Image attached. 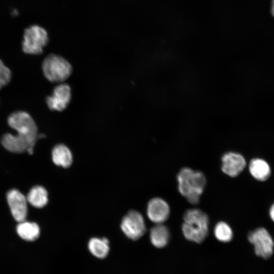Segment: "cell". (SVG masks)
<instances>
[{
    "label": "cell",
    "mask_w": 274,
    "mask_h": 274,
    "mask_svg": "<svg viewBox=\"0 0 274 274\" xmlns=\"http://www.w3.org/2000/svg\"><path fill=\"white\" fill-rule=\"evenodd\" d=\"M180 193L191 204H197L206 184L203 174L188 167L182 168L177 176Z\"/></svg>",
    "instance_id": "6da1fadb"
},
{
    "label": "cell",
    "mask_w": 274,
    "mask_h": 274,
    "mask_svg": "<svg viewBox=\"0 0 274 274\" xmlns=\"http://www.w3.org/2000/svg\"><path fill=\"white\" fill-rule=\"evenodd\" d=\"M183 219L182 231L185 237L197 243L202 242L208 233V215L199 209H190L185 213Z\"/></svg>",
    "instance_id": "7a4b0ae2"
},
{
    "label": "cell",
    "mask_w": 274,
    "mask_h": 274,
    "mask_svg": "<svg viewBox=\"0 0 274 274\" xmlns=\"http://www.w3.org/2000/svg\"><path fill=\"white\" fill-rule=\"evenodd\" d=\"M42 67L45 77L51 82H63L72 72L71 64L62 57L54 54L45 58Z\"/></svg>",
    "instance_id": "3957f363"
},
{
    "label": "cell",
    "mask_w": 274,
    "mask_h": 274,
    "mask_svg": "<svg viewBox=\"0 0 274 274\" xmlns=\"http://www.w3.org/2000/svg\"><path fill=\"white\" fill-rule=\"evenodd\" d=\"M9 125L17 132V135L28 139L35 145L39 138L37 126L31 116L24 111H16L8 118Z\"/></svg>",
    "instance_id": "277c9868"
},
{
    "label": "cell",
    "mask_w": 274,
    "mask_h": 274,
    "mask_svg": "<svg viewBox=\"0 0 274 274\" xmlns=\"http://www.w3.org/2000/svg\"><path fill=\"white\" fill-rule=\"evenodd\" d=\"M48 42L47 31L39 25H31L24 30L22 50L26 54H40L43 52V48Z\"/></svg>",
    "instance_id": "5b68a950"
},
{
    "label": "cell",
    "mask_w": 274,
    "mask_h": 274,
    "mask_svg": "<svg viewBox=\"0 0 274 274\" xmlns=\"http://www.w3.org/2000/svg\"><path fill=\"white\" fill-rule=\"evenodd\" d=\"M249 241L254 245L255 254L264 259L270 258L273 252L274 242L269 232L264 227L258 228L248 235Z\"/></svg>",
    "instance_id": "8992f818"
},
{
    "label": "cell",
    "mask_w": 274,
    "mask_h": 274,
    "mask_svg": "<svg viewBox=\"0 0 274 274\" xmlns=\"http://www.w3.org/2000/svg\"><path fill=\"white\" fill-rule=\"evenodd\" d=\"M121 228L130 239L137 240L146 231V225L143 216L135 211H129L122 219Z\"/></svg>",
    "instance_id": "52a82bcc"
},
{
    "label": "cell",
    "mask_w": 274,
    "mask_h": 274,
    "mask_svg": "<svg viewBox=\"0 0 274 274\" xmlns=\"http://www.w3.org/2000/svg\"><path fill=\"white\" fill-rule=\"evenodd\" d=\"M7 200L14 219L20 222L25 221L27 215V200L20 191L12 189L7 194Z\"/></svg>",
    "instance_id": "ba28073f"
},
{
    "label": "cell",
    "mask_w": 274,
    "mask_h": 274,
    "mask_svg": "<svg viewBox=\"0 0 274 274\" xmlns=\"http://www.w3.org/2000/svg\"><path fill=\"white\" fill-rule=\"evenodd\" d=\"M71 99V89L69 85L61 83L56 86L52 94L46 98L48 108L53 111H61L68 105Z\"/></svg>",
    "instance_id": "9c48e42d"
},
{
    "label": "cell",
    "mask_w": 274,
    "mask_h": 274,
    "mask_svg": "<svg viewBox=\"0 0 274 274\" xmlns=\"http://www.w3.org/2000/svg\"><path fill=\"white\" fill-rule=\"evenodd\" d=\"M246 165L245 158L239 153L230 152L224 154L222 157V170L230 177L238 176Z\"/></svg>",
    "instance_id": "30bf717a"
},
{
    "label": "cell",
    "mask_w": 274,
    "mask_h": 274,
    "mask_svg": "<svg viewBox=\"0 0 274 274\" xmlns=\"http://www.w3.org/2000/svg\"><path fill=\"white\" fill-rule=\"evenodd\" d=\"M169 213V207L163 199L155 197L149 201L147 214L152 222L156 224H161L168 219Z\"/></svg>",
    "instance_id": "8fae6325"
},
{
    "label": "cell",
    "mask_w": 274,
    "mask_h": 274,
    "mask_svg": "<svg viewBox=\"0 0 274 274\" xmlns=\"http://www.w3.org/2000/svg\"><path fill=\"white\" fill-rule=\"evenodd\" d=\"M3 146L10 152L20 153L25 151L29 154L33 153L34 146L27 139L7 133L4 134L1 138Z\"/></svg>",
    "instance_id": "7c38bea8"
},
{
    "label": "cell",
    "mask_w": 274,
    "mask_h": 274,
    "mask_svg": "<svg viewBox=\"0 0 274 274\" xmlns=\"http://www.w3.org/2000/svg\"><path fill=\"white\" fill-rule=\"evenodd\" d=\"M249 169L251 176L259 181H265L271 175L269 164L265 160L256 158L252 159L249 164Z\"/></svg>",
    "instance_id": "4fadbf2b"
},
{
    "label": "cell",
    "mask_w": 274,
    "mask_h": 274,
    "mask_svg": "<svg viewBox=\"0 0 274 274\" xmlns=\"http://www.w3.org/2000/svg\"><path fill=\"white\" fill-rule=\"evenodd\" d=\"M52 159L54 164L64 168L68 167L73 162L71 151L67 147L63 144L57 145L53 148Z\"/></svg>",
    "instance_id": "5bb4252c"
},
{
    "label": "cell",
    "mask_w": 274,
    "mask_h": 274,
    "mask_svg": "<svg viewBox=\"0 0 274 274\" xmlns=\"http://www.w3.org/2000/svg\"><path fill=\"white\" fill-rule=\"evenodd\" d=\"M16 231L22 239L28 242L36 240L40 234V227L37 223L25 221L19 222Z\"/></svg>",
    "instance_id": "9a60e30c"
},
{
    "label": "cell",
    "mask_w": 274,
    "mask_h": 274,
    "mask_svg": "<svg viewBox=\"0 0 274 274\" xmlns=\"http://www.w3.org/2000/svg\"><path fill=\"white\" fill-rule=\"evenodd\" d=\"M169 233L167 227L161 224H156L150 231V237L151 243L156 248L165 247L168 243Z\"/></svg>",
    "instance_id": "2e32d148"
},
{
    "label": "cell",
    "mask_w": 274,
    "mask_h": 274,
    "mask_svg": "<svg viewBox=\"0 0 274 274\" xmlns=\"http://www.w3.org/2000/svg\"><path fill=\"white\" fill-rule=\"evenodd\" d=\"M26 198L28 203L38 208L45 207L48 201L47 191L41 186L33 187L27 194Z\"/></svg>",
    "instance_id": "e0dca14e"
},
{
    "label": "cell",
    "mask_w": 274,
    "mask_h": 274,
    "mask_svg": "<svg viewBox=\"0 0 274 274\" xmlns=\"http://www.w3.org/2000/svg\"><path fill=\"white\" fill-rule=\"evenodd\" d=\"M109 242L106 238L93 237L90 239L88 247L90 253L98 258H104L108 254Z\"/></svg>",
    "instance_id": "ac0fdd59"
},
{
    "label": "cell",
    "mask_w": 274,
    "mask_h": 274,
    "mask_svg": "<svg viewBox=\"0 0 274 274\" xmlns=\"http://www.w3.org/2000/svg\"><path fill=\"white\" fill-rule=\"evenodd\" d=\"M214 234L218 240L224 243L230 241L233 236L231 227L224 222H219L216 225Z\"/></svg>",
    "instance_id": "d6986e66"
},
{
    "label": "cell",
    "mask_w": 274,
    "mask_h": 274,
    "mask_svg": "<svg viewBox=\"0 0 274 274\" xmlns=\"http://www.w3.org/2000/svg\"><path fill=\"white\" fill-rule=\"evenodd\" d=\"M11 78V71L0 59V89L9 83Z\"/></svg>",
    "instance_id": "ffe728a7"
},
{
    "label": "cell",
    "mask_w": 274,
    "mask_h": 274,
    "mask_svg": "<svg viewBox=\"0 0 274 274\" xmlns=\"http://www.w3.org/2000/svg\"><path fill=\"white\" fill-rule=\"evenodd\" d=\"M269 215L271 220L274 222V203L271 206L269 209Z\"/></svg>",
    "instance_id": "44dd1931"
},
{
    "label": "cell",
    "mask_w": 274,
    "mask_h": 274,
    "mask_svg": "<svg viewBox=\"0 0 274 274\" xmlns=\"http://www.w3.org/2000/svg\"><path fill=\"white\" fill-rule=\"evenodd\" d=\"M271 12L272 15L274 17V0H272Z\"/></svg>",
    "instance_id": "7402d4cb"
}]
</instances>
